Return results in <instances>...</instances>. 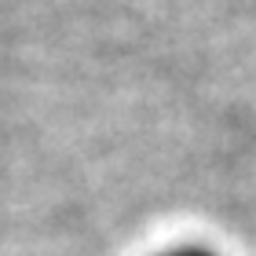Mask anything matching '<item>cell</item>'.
<instances>
[{
  "mask_svg": "<svg viewBox=\"0 0 256 256\" xmlns=\"http://www.w3.org/2000/svg\"><path fill=\"white\" fill-rule=\"evenodd\" d=\"M168 256H208V252H202V249H176V252H168Z\"/></svg>",
  "mask_w": 256,
  "mask_h": 256,
  "instance_id": "obj_1",
  "label": "cell"
}]
</instances>
